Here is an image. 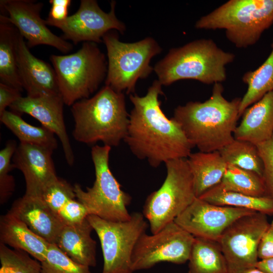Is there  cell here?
<instances>
[{"instance_id": "obj_36", "label": "cell", "mask_w": 273, "mask_h": 273, "mask_svg": "<svg viewBox=\"0 0 273 273\" xmlns=\"http://www.w3.org/2000/svg\"><path fill=\"white\" fill-rule=\"evenodd\" d=\"M89 215L86 207L75 199L68 201L61 209L59 216L64 224L79 223Z\"/></svg>"}, {"instance_id": "obj_9", "label": "cell", "mask_w": 273, "mask_h": 273, "mask_svg": "<svg viewBox=\"0 0 273 273\" xmlns=\"http://www.w3.org/2000/svg\"><path fill=\"white\" fill-rule=\"evenodd\" d=\"M165 164L163 183L147 197L143 206V214L152 234L174 221L197 198L187 158L169 160Z\"/></svg>"}, {"instance_id": "obj_31", "label": "cell", "mask_w": 273, "mask_h": 273, "mask_svg": "<svg viewBox=\"0 0 273 273\" xmlns=\"http://www.w3.org/2000/svg\"><path fill=\"white\" fill-rule=\"evenodd\" d=\"M27 252L0 243V273H42L41 262Z\"/></svg>"}, {"instance_id": "obj_37", "label": "cell", "mask_w": 273, "mask_h": 273, "mask_svg": "<svg viewBox=\"0 0 273 273\" xmlns=\"http://www.w3.org/2000/svg\"><path fill=\"white\" fill-rule=\"evenodd\" d=\"M51 5L48 21L58 22L65 20L68 16V8L71 3L70 0H50Z\"/></svg>"}, {"instance_id": "obj_26", "label": "cell", "mask_w": 273, "mask_h": 273, "mask_svg": "<svg viewBox=\"0 0 273 273\" xmlns=\"http://www.w3.org/2000/svg\"><path fill=\"white\" fill-rule=\"evenodd\" d=\"M0 120L20 143L37 145L53 151L57 148L55 134L52 131L42 126H35L28 123L15 112L6 110L0 115Z\"/></svg>"}, {"instance_id": "obj_24", "label": "cell", "mask_w": 273, "mask_h": 273, "mask_svg": "<svg viewBox=\"0 0 273 273\" xmlns=\"http://www.w3.org/2000/svg\"><path fill=\"white\" fill-rule=\"evenodd\" d=\"M18 29L0 15V80L1 82L18 89L23 87L19 75L16 56Z\"/></svg>"}, {"instance_id": "obj_16", "label": "cell", "mask_w": 273, "mask_h": 273, "mask_svg": "<svg viewBox=\"0 0 273 273\" xmlns=\"http://www.w3.org/2000/svg\"><path fill=\"white\" fill-rule=\"evenodd\" d=\"M64 105L61 95L57 94L22 96L9 107L19 115L25 113L33 117L58 137L66 162L71 166L74 162V155L64 122Z\"/></svg>"}, {"instance_id": "obj_25", "label": "cell", "mask_w": 273, "mask_h": 273, "mask_svg": "<svg viewBox=\"0 0 273 273\" xmlns=\"http://www.w3.org/2000/svg\"><path fill=\"white\" fill-rule=\"evenodd\" d=\"M188 262V273H228L217 242L195 237Z\"/></svg>"}, {"instance_id": "obj_38", "label": "cell", "mask_w": 273, "mask_h": 273, "mask_svg": "<svg viewBox=\"0 0 273 273\" xmlns=\"http://www.w3.org/2000/svg\"><path fill=\"white\" fill-rule=\"evenodd\" d=\"M21 92L12 86L0 82V115L14 102L21 97Z\"/></svg>"}, {"instance_id": "obj_14", "label": "cell", "mask_w": 273, "mask_h": 273, "mask_svg": "<svg viewBox=\"0 0 273 273\" xmlns=\"http://www.w3.org/2000/svg\"><path fill=\"white\" fill-rule=\"evenodd\" d=\"M41 2L32 0H1L4 17L12 23L27 40L29 48L40 44L53 47L64 54L73 49L71 43L53 33L40 17Z\"/></svg>"}, {"instance_id": "obj_41", "label": "cell", "mask_w": 273, "mask_h": 273, "mask_svg": "<svg viewBox=\"0 0 273 273\" xmlns=\"http://www.w3.org/2000/svg\"><path fill=\"white\" fill-rule=\"evenodd\" d=\"M242 273H266L265 272L258 269L257 267L252 268L249 269H247Z\"/></svg>"}, {"instance_id": "obj_33", "label": "cell", "mask_w": 273, "mask_h": 273, "mask_svg": "<svg viewBox=\"0 0 273 273\" xmlns=\"http://www.w3.org/2000/svg\"><path fill=\"white\" fill-rule=\"evenodd\" d=\"M38 197L58 216L62 207L76 198L74 186L58 177L45 187Z\"/></svg>"}, {"instance_id": "obj_18", "label": "cell", "mask_w": 273, "mask_h": 273, "mask_svg": "<svg viewBox=\"0 0 273 273\" xmlns=\"http://www.w3.org/2000/svg\"><path fill=\"white\" fill-rule=\"evenodd\" d=\"M29 49L19 33L16 41L17 66L27 96L36 97L60 94L53 67L35 57Z\"/></svg>"}, {"instance_id": "obj_30", "label": "cell", "mask_w": 273, "mask_h": 273, "mask_svg": "<svg viewBox=\"0 0 273 273\" xmlns=\"http://www.w3.org/2000/svg\"><path fill=\"white\" fill-rule=\"evenodd\" d=\"M219 152L227 164L254 172L262 177L263 164L256 145L235 139Z\"/></svg>"}, {"instance_id": "obj_1", "label": "cell", "mask_w": 273, "mask_h": 273, "mask_svg": "<svg viewBox=\"0 0 273 273\" xmlns=\"http://www.w3.org/2000/svg\"><path fill=\"white\" fill-rule=\"evenodd\" d=\"M162 86L155 80L145 96L130 95L133 108L124 140L135 157L155 168L169 160L187 158L193 148L179 125L162 110Z\"/></svg>"}, {"instance_id": "obj_11", "label": "cell", "mask_w": 273, "mask_h": 273, "mask_svg": "<svg viewBox=\"0 0 273 273\" xmlns=\"http://www.w3.org/2000/svg\"><path fill=\"white\" fill-rule=\"evenodd\" d=\"M269 225L267 215L256 212L236 219L225 230L218 243L228 273H242L256 267L258 247Z\"/></svg>"}, {"instance_id": "obj_3", "label": "cell", "mask_w": 273, "mask_h": 273, "mask_svg": "<svg viewBox=\"0 0 273 273\" xmlns=\"http://www.w3.org/2000/svg\"><path fill=\"white\" fill-rule=\"evenodd\" d=\"M74 139L93 145L101 142L111 147L124 141L129 124L124 93L105 85L91 98L74 103L71 108Z\"/></svg>"}, {"instance_id": "obj_35", "label": "cell", "mask_w": 273, "mask_h": 273, "mask_svg": "<svg viewBox=\"0 0 273 273\" xmlns=\"http://www.w3.org/2000/svg\"><path fill=\"white\" fill-rule=\"evenodd\" d=\"M256 146L263 164L262 178L266 196L273 199V133L268 139Z\"/></svg>"}, {"instance_id": "obj_27", "label": "cell", "mask_w": 273, "mask_h": 273, "mask_svg": "<svg viewBox=\"0 0 273 273\" xmlns=\"http://www.w3.org/2000/svg\"><path fill=\"white\" fill-rule=\"evenodd\" d=\"M271 48L270 54L262 64L254 70L246 72L242 77L243 81L247 85V90L241 98L240 116L250 105L273 90V40Z\"/></svg>"}, {"instance_id": "obj_15", "label": "cell", "mask_w": 273, "mask_h": 273, "mask_svg": "<svg viewBox=\"0 0 273 273\" xmlns=\"http://www.w3.org/2000/svg\"><path fill=\"white\" fill-rule=\"evenodd\" d=\"M255 212L217 205L196 198L174 221L194 237L218 242L225 230L234 221Z\"/></svg>"}, {"instance_id": "obj_20", "label": "cell", "mask_w": 273, "mask_h": 273, "mask_svg": "<svg viewBox=\"0 0 273 273\" xmlns=\"http://www.w3.org/2000/svg\"><path fill=\"white\" fill-rule=\"evenodd\" d=\"M237 125L234 139L257 145L268 139L273 133V90L247 108Z\"/></svg>"}, {"instance_id": "obj_28", "label": "cell", "mask_w": 273, "mask_h": 273, "mask_svg": "<svg viewBox=\"0 0 273 273\" xmlns=\"http://www.w3.org/2000/svg\"><path fill=\"white\" fill-rule=\"evenodd\" d=\"M199 198L217 205L243 208L266 215H273V199L267 196L257 197L226 192L215 186Z\"/></svg>"}, {"instance_id": "obj_22", "label": "cell", "mask_w": 273, "mask_h": 273, "mask_svg": "<svg viewBox=\"0 0 273 273\" xmlns=\"http://www.w3.org/2000/svg\"><path fill=\"white\" fill-rule=\"evenodd\" d=\"M0 239L1 243L26 252L40 262L44 260L50 244L8 212L1 217Z\"/></svg>"}, {"instance_id": "obj_4", "label": "cell", "mask_w": 273, "mask_h": 273, "mask_svg": "<svg viewBox=\"0 0 273 273\" xmlns=\"http://www.w3.org/2000/svg\"><path fill=\"white\" fill-rule=\"evenodd\" d=\"M235 58V54L222 50L213 40L202 38L171 49L156 63L154 71L162 86L184 79L214 84L226 80L225 66Z\"/></svg>"}, {"instance_id": "obj_19", "label": "cell", "mask_w": 273, "mask_h": 273, "mask_svg": "<svg viewBox=\"0 0 273 273\" xmlns=\"http://www.w3.org/2000/svg\"><path fill=\"white\" fill-rule=\"evenodd\" d=\"M8 212L50 244H55L64 225L59 216L36 196L25 194L13 203Z\"/></svg>"}, {"instance_id": "obj_7", "label": "cell", "mask_w": 273, "mask_h": 273, "mask_svg": "<svg viewBox=\"0 0 273 273\" xmlns=\"http://www.w3.org/2000/svg\"><path fill=\"white\" fill-rule=\"evenodd\" d=\"M102 40L108 58L105 85L117 92L134 94L138 80L148 77L154 71L150 61L161 53V46L152 37L122 42L116 30L109 31Z\"/></svg>"}, {"instance_id": "obj_10", "label": "cell", "mask_w": 273, "mask_h": 273, "mask_svg": "<svg viewBox=\"0 0 273 273\" xmlns=\"http://www.w3.org/2000/svg\"><path fill=\"white\" fill-rule=\"evenodd\" d=\"M86 218L100 241L103 256L102 273H133L132 252L148 226L143 214L134 212L129 220L117 222L94 215Z\"/></svg>"}, {"instance_id": "obj_23", "label": "cell", "mask_w": 273, "mask_h": 273, "mask_svg": "<svg viewBox=\"0 0 273 273\" xmlns=\"http://www.w3.org/2000/svg\"><path fill=\"white\" fill-rule=\"evenodd\" d=\"M187 160L197 198L221 181L228 165L219 151L191 153Z\"/></svg>"}, {"instance_id": "obj_6", "label": "cell", "mask_w": 273, "mask_h": 273, "mask_svg": "<svg viewBox=\"0 0 273 273\" xmlns=\"http://www.w3.org/2000/svg\"><path fill=\"white\" fill-rule=\"evenodd\" d=\"M65 105L88 98L106 79L108 62L97 43L84 42L76 52L50 58Z\"/></svg>"}, {"instance_id": "obj_29", "label": "cell", "mask_w": 273, "mask_h": 273, "mask_svg": "<svg viewBox=\"0 0 273 273\" xmlns=\"http://www.w3.org/2000/svg\"><path fill=\"white\" fill-rule=\"evenodd\" d=\"M216 186L226 192L253 197L266 196L262 177L256 173L228 164L221 181Z\"/></svg>"}, {"instance_id": "obj_34", "label": "cell", "mask_w": 273, "mask_h": 273, "mask_svg": "<svg viewBox=\"0 0 273 273\" xmlns=\"http://www.w3.org/2000/svg\"><path fill=\"white\" fill-rule=\"evenodd\" d=\"M15 141L10 140L0 151V202H6L12 195L15 189V180L9 174L14 166L11 163L13 156L17 147Z\"/></svg>"}, {"instance_id": "obj_12", "label": "cell", "mask_w": 273, "mask_h": 273, "mask_svg": "<svg viewBox=\"0 0 273 273\" xmlns=\"http://www.w3.org/2000/svg\"><path fill=\"white\" fill-rule=\"evenodd\" d=\"M195 237L174 221L152 235L143 234L132 252L134 271L147 269L168 262L181 264L188 261Z\"/></svg>"}, {"instance_id": "obj_17", "label": "cell", "mask_w": 273, "mask_h": 273, "mask_svg": "<svg viewBox=\"0 0 273 273\" xmlns=\"http://www.w3.org/2000/svg\"><path fill=\"white\" fill-rule=\"evenodd\" d=\"M53 151L26 143L17 146L12 163L24 175L25 195L38 197L46 186L58 178L52 159Z\"/></svg>"}, {"instance_id": "obj_5", "label": "cell", "mask_w": 273, "mask_h": 273, "mask_svg": "<svg viewBox=\"0 0 273 273\" xmlns=\"http://www.w3.org/2000/svg\"><path fill=\"white\" fill-rule=\"evenodd\" d=\"M273 24V0H230L200 18L197 29H224L238 48L256 43Z\"/></svg>"}, {"instance_id": "obj_13", "label": "cell", "mask_w": 273, "mask_h": 273, "mask_svg": "<svg viewBox=\"0 0 273 273\" xmlns=\"http://www.w3.org/2000/svg\"><path fill=\"white\" fill-rule=\"evenodd\" d=\"M116 4L112 1L110 12L106 13L97 1L81 0L79 9L73 15L61 21L44 20L45 23L59 28L63 34L62 37L75 44L81 41L101 43L103 36L110 31H118L122 35L126 31L125 24L116 15Z\"/></svg>"}, {"instance_id": "obj_32", "label": "cell", "mask_w": 273, "mask_h": 273, "mask_svg": "<svg viewBox=\"0 0 273 273\" xmlns=\"http://www.w3.org/2000/svg\"><path fill=\"white\" fill-rule=\"evenodd\" d=\"M41 264L42 273H90L89 267L75 262L55 244L49 245Z\"/></svg>"}, {"instance_id": "obj_40", "label": "cell", "mask_w": 273, "mask_h": 273, "mask_svg": "<svg viewBox=\"0 0 273 273\" xmlns=\"http://www.w3.org/2000/svg\"><path fill=\"white\" fill-rule=\"evenodd\" d=\"M256 267L266 273H273V257L258 261Z\"/></svg>"}, {"instance_id": "obj_8", "label": "cell", "mask_w": 273, "mask_h": 273, "mask_svg": "<svg viewBox=\"0 0 273 273\" xmlns=\"http://www.w3.org/2000/svg\"><path fill=\"white\" fill-rule=\"evenodd\" d=\"M111 147L95 145L92 148L95 180L86 191L75 184L74 191L78 200L87 208L89 215L111 221H124L131 217L127 207L131 197L123 191L109 167Z\"/></svg>"}, {"instance_id": "obj_21", "label": "cell", "mask_w": 273, "mask_h": 273, "mask_svg": "<svg viewBox=\"0 0 273 273\" xmlns=\"http://www.w3.org/2000/svg\"><path fill=\"white\" fill-rule=\"evenodd\" d=\"M93 230L87 218L79 223L64 224L55 244L75 262L95 267L96 242L91 237Z\"/></svg>"}, {"instance_id": "obj_2", "label": "cell", "mask_w": 273, "mask_h": 273, "mask_svg": "<svg viewBox=\"0 0 273 273\" xmlns=\"http://www.w3.org/2000/svg\"><path fill=\"white\" fill-rule=\"evenodd\" d=\"M223 91L222 84L216 83L205 101L189 102L174 110L172 118L192 146L200 152L219 151L235 140L241 98L228 101Z\"/></svg>"}, {"instance_id": "obj_39", "label": "cell", "mask_w": 273, "mask_h": 273, "mask_svg": "<svg viewBox=\"0 0 273 273\" xmlns=\"http://www.w3.org/2000/svg\"><path fill=\"white\" fill-rule=\"evenodd\" d=\"M258 257L261 260L273 257V220L261 238L258 247Z\"/></svg>"}]
</instances>
